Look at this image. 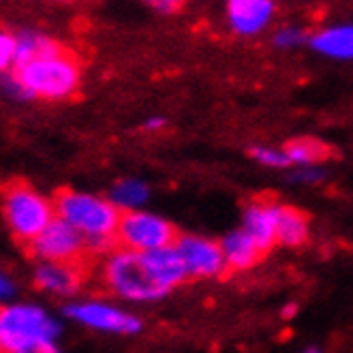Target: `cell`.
Wrapping results in <instances>:
<instances>
[{
  "label": "cell",
  "mask_w": 353,
  "mask_h": 353,
  "mask_svg": "<svg viewBox=\"0 0 353 353\" xmlns=\"http://www.w3.org/2000/svg\"><path fill=\"white\" fill-rule=\"evenodd\" d=\"M15 298V283L11 281L9 274H5L3 270H0V308L5 304H11Z\"/></svg>",
  "instance_id": "d4e9b609"
},
{
  "label": "cell",
  "mask_w": 353,
  "mask_h": 353,
  "mask_svg": "<svg viewBox=\"0 0 353 353\" xmlns=\"http://www.w3.org/2000/svg\"><path fill=\"white\" fill-rule=\"evenodd\" d=\"M90 263H54L37 261L32 283L39 292L56 298H75L90 276Z\"/></svg>",
  "instance_id": "30bf717a"
},
{
  "label": "cell",
  "mask_w": 353,
  "mask_h": 353,
  "mask_svg": "<svg viewBox=\"0 0 353 353\" xmlns=\"http://www.w3.org/2000/svg\"><path fill=\"white\" fill-rule=\"evenodd\" d=\"M276 208L279 201L263 195L248 201L242 214L240 230H244L255 240L263 255H268L276 246Z\"/></svg>",
  "instance_id": "8fae6325"
},
{
  "label": "cell",
  "mask_w": 353,
  "mask_h": 353,
  "mask_svg": "<svg viewBox=\"0 0 353 353\" xmlns=\"http://www.w3.org/2000/svg\"><path fill=\"white\" fill-rule=\"evenodd\" d=\"M180 234L176 227L159 214L146 210L122 212L116 242L120 248L135 253H150L165 246H174Z\"/></svg>",
  "instance_id": "8992f818"
},
{
  "label": "cell",
  "mask_w": 353,
  "mask_h": 353,
  "mask_svg": "<svg viewBox=\"0 0 353 353\" xmlns=\"http://www.w3.org/2000/svg\"><path fill=\"white\" fill-rule=\"evenodd\" d=\"M99 281L110 296L124 302H157L170 294L154 279L146 255L120 246L99 259Z\"/></svg>",
  "instance_id": "7a4b0ae2"
},
{
  "label": "cell",
  "mask_w": 353,
  "mask_h": 353,
  "mask_svg": "<svg viewBox=\"0 0 353 353\" xmlns=\"http://www.w3.org/2000/svg\"><path fill=\"white\" fill-rule=\"evenodd\" d=\"M65 315L79 323L97 332H108V334H122V336H133L141 330V321L137 315L129 313L116 304H110L105 300H75L65 306Z\"/></svg>",
  "instance_id": "ba28073f"
},
{
  "label": "cell",
  "mask_w": 353,
  "mask_h": 353,
  "mask_svg": "<svg viewBox=\"0 0 353 353\" xmlns=\"http://www.w3.org/2000/svg\"><path fill=\"white\" fill-rule=\"evenodd\" d=\"M15 39H17V52H15L13 67L26 65V62H30L34 58L54 56L65 50L58 41L50 39L48 34L34 32V30H19V32H15Z\"/></svg>",
  "instance_id": "ac0fdd59"
},
{
  "label": "cell",
  "mask_w": 353,
  "mask_h": 353,
  "mask_svg": "<svg viewBox=\"0 0 353 353\" xmlns=\"http://www.w3.org/2000/svg\"><path fill=\"white\" fill-rule=\"evenodd\" d=\"M54 205L56 216L86 238L94 259H103L118 246L116 236L122 212L110 201V197L62 189L54 195Z\"/></svg>",
  "instance_id": "6da1fadb"
},
{
  "label": "cell",
  "mask_w": 353,
  "mask_h": 353,
  "mask_svg": "<svg viewBox=\"0 0 353 353\" xmlns=\"http://www.w3.org/2000/svg\"><path fill=\"white\" fill-rule=\"evenodd\" d=\"M176 248L184 261L186 272H189V279H223L230 274L221 242L216 240L184 234L178 238Z\"/></svg>",
  "instance_id": "9c48e42d"
},
{
  "label": "cell",
  "mask_w": 353,
  "mask_h": 353,
  "mask_svg": "<svg viewBox=\"0 0 353 353\" xmlns=\"http://www.w3.org/2000/svg\"><path fill=\"white\" fill-rule=\"evenodd\" d=\"M296 310H298L296 306H289L287 310H283V317H292V315L296 313Z\"/></svg>",
  "instance_id": "83f0119b"
},
{
  "label": "cell",
  "mask_w": 353,
  "mask_h": 353,
  "mask_svg": "<svg viewBox=\"0 0 353 353\" xmlns=\"http://www.w3.org/2000/svg\"><path fill=\"white\" fill-rule=\"evenodd\" d=\"M148 197H150L148 184L137 178H122L112 186V191H110V201L120 212L141 210V205L148 201Z\"/></svg>",
  "instance_id": "d6986e66"
},
{
  "label": "cell",
  "mask_w": 353,
  "mask_h": 353,
  "mask_svg": "<svg viewBox=\"0 0 353 353\" xmlns=\"http://www.w3.org/2000/svg\"><path fill=\"white\" fill-rule=\"evenodd\" d=\"M146 255V261L152 270L154 279L168 289L172 294L176 287H180L186 279H189V272H186L184 261L178 253L176 244L174 246H165L159 248V251H150V253H143Z\"/></svg>",
  "instance_id": "9a60e30c"
},
{
  "label": "cell",
  "mask_w": 353,
  "mask_h": 353,
  "mask_svg": "<svg viewBox=\"0 0 353 353\" xmlns=\"http://www.w3.org/2000/svg\"><path fill=\"white\" fill-rule=\"evenodd\" d=\"M221 248H223L225 263H227V270H230V274L246 272V270L255 268L265 257L261 253V248L255 244V240L244 230L227 234L221 240Z\"/></svg>",
  "instance_id": "4fadbf2b"
},
{
  "label": "cell",
  "mask_w": 353,
  "mask_h": 353,
  "mask_svg": "<svg viewBox=\"0 0 353 353\" xmlns=\"http://www.w3.org/2000/svg\"><path fill=\"white\" fill-rule=\"evenodd\" d=\"M325 178V174L317 168H298V172H294L292 180L300 182V184H317Z\"/></svg>",
  "instance_id": "cb8c5ba5"
},
{
  "label": "cell",
  "mask_w": 353,
  "mask_h": 353,
  "mask_svg": "<svg viewBox=\"0 0 353 353\" xmlns=\"http://www.w3.org/2000/svg\"><path fill=\"white\" fill-rule=\"evenodd\" d=\"M304 353H321V349H317V347H308Z\"/></svg>",
  "instance_id": "f1b7e54d"
},
{
  "label": "cell",
  "mask_w": 353,
  "mask_h": 353,
  "mask_svg": "<svg viewBox=\"0 0 353 353\" xmlns=\"http://www.w3.org/2000/svg\"><path fill=\"white\" fill-rule=\"evenodd\" d=\"M0 353H7L5 351V343H3V332H0Z\"/></svg>",
  "instance_id": "f546056e"
},
{
  "label": "cell",
  "mask_w": 353,
  "mask_h": 353,
  "mask_svg": "<svg viewBox=\"0 0 353 353\" xmlns=\"http://www.w3.org/2000/svg\"><path fill=\"white\" fill-rule=\"evenodd\" d=\"M304 39H306V32L302 28L285 26V28H279L276 30V34H274V46L281 48V50H292V48L302 46Z\"/></svg>",
  "instance_id": "7402d4cb"
},
{
  "label": "cell",
  "mask_w": 353,
  "mask_h": 353,
  "mask_svg": "<svg viewBox=\"0 0 353 353\" xmlns=\"http://www.w3.org/2000/svg\"><path fill=\"white\" fill-rule=\"evenodd\" d=\"M310 219L296 205L279 203L276 208V244L287 248H300L308 242Z\"/></svg>",
  "instance_id": "5bb4252c"
},
{
  "label": "cell",
  "mask_w": 353,
  "mask_h": 353,
  "mask_svg": "<svg viewBox=\"0 0 353 353\" xmlns=\"http://www.w3.org/2000/svg\"><path fill=\"white\" fill-rule=\"evenodd\" d=\"M143 3L163 15H174L186 5V0H143Z\"/></svg>",
  "instance_id": "603a6c76"
},
{
  "label": "cell",
  "mask_w": 353,
  "mask_h": 353,
  "mask_svg": "<svg viewBox=\"0 0 353 353\" xmlns=\"http://www.w3.org/2000/svg\"><path fill=\"white\" fill-rule=\"evenodd\" d=\"M248 154H251L259 165H263V168H272V170H285L289 168V159L285 154L283 148H272V146H253L251 150H248Z\"/></svg>",
  "instance_id": "ffe728a7"
},
{
  "label": "cell",
  "mask_w": 353,
  "mask_h": 353,
  "mask_svg": "<svg viewBox=\"0 0 353 353\" xmlns=\"http://www.w3.org/2000/svg\"><path fill=\"white\" fill-rule=\"evenodd\" d=\"M148 131H161L163 127H165V118H159V116H154V118H148L146 120V124H143Z\"/></svg>",
  "instance_id": "4316f807"
},
{
  "label": "cell",
  "mask_w": 353,
  "mask_h": 353,
  "mask_svg": "<svg viewBox=\"0 0 353 353\" xmlns=\"http://www.w3.org/2000/svg\"><path fill=\"white\" fill-rule=\"evenodd\" d=\"M17 353H60V349H58L56 343H43V345H34V347L22 349Z\"/></svg>",
  "instance_id": "484cf974"
},
{
  "label": "cell",
  "mask_w": 353,
  "mask_h": 353,
  "mask_svg": "<svg viewBox=\"0 0 353 353\" xmlns=\"http://www.w3.org/2000/svg\"><path fill=\"white\" fill-rule=\"evenodd\" d=\"M11 73L24 86L30 99L43 101L71 99L81 84L79 60L69 50H62L54 56L34 58L26 65L13 67Z\"/></svg>",
  "instance_id": "277c9868"
},
{
  "label": "cell",
  "mask_w": 353,
  "mask_h": 353,
  "mask_svg": "<svg viewBox=\"0 0 353 353\" xmlns=\"http://www.w3.org/2000/svg\"><path fill=\"white\" fill-rule=\"evenodd\" d=\"M310 46L323 56L336 60H353V26L345 24L317 30L310 37Z\"/></svg>",
  "instance_id": "2e32d148"
},
{
  "label": "cell",
  "mask_w": 353,
  "mask_h": 353,
  "mask_svg": "<svg viewBox=\"0 0 353 353\" xmlns=\"http://www.w3.org/2000/svg\"><path fill=\"white\" fill-rule=\"evenodd\" d=\"M285 154L289 163L296 165V168H315V165L327 161L334 150H332L327 143L315 137H298L285 143Z\"/></svg>",
  "instance_id": "e0dca14e"
},
{
  "label": "cell",
  "mask_w": 353,
  "mask_h": 353,
  "mask_svg": "<svg viewBox=\"0 0 353 353\" xmlns=\"http://www.w3.org/2000/svg\"><path fill=\"white\" fill-rule=\"evenodd\" d=\"M0 210L15 242L28 248L56 219L54 197L50 199L22 178L7 180L0 186Z\"/></svg>",
  "instance_id": "3957f363"
},
{
  "label": "cell",
  "mask_w": 353,
  "mask_h": 353,
  "mask_svg": "<svg viewBox=\"0 0 353 353\" xmlns=\"http://www.w3.org/2000/svg\"><path fill=\"white\" fill-rule=\"evenodd\" d=\"M17 52V39L13 32L0 30V73L13 69Z\"/></svg>",
  "instance_id": "44dd1931"
},
{
  "label": "cell",
  "mask_w": 353,
  "mask_h": 353,
  "mask_svg": "<svg viewBox=\"0 0 353 353\" xmlns=\"http://www.w3.org/2000/svg\"><path fill=\"white\" fill-rule=\"evenodd\" d=\"M0 332L7 353L22 349L56 343L60 334V323L32 302H11L0 308Z\"/></svg>",
  "instance_id": "5b68a950"
},
{
  "label": "cell",
  "mask_w": 353,
  "mask_h": 353,
  "mask_svg": "<svg viewBox=\"0 0 353 353\" xmlns=\"http://www.w3.org/2000/svg\"><path fill=\"white\" fill-rule=\"evenodd\" d=\"M274 15L272 0H227V22L240 37H255L268 28Z\"/></svg>",
  "instance_id": "7c38bea8"
},
{
  "label": "cell",
  "mask_w": 353,
  "mask_h": 353,
  "mask_svg": "<svg viewBox=\"0 0 353 353\" xmlns=\"http://www.w3.org/2000/svg\"><path fill=\"white\" fill-rule=\"evenodd\" d=\"M28 255L34 261H54V263H94L86 238L62 219H54L46 232L41 234L28 248Z\"/></svg>",
  "instance_id": "52a82bcc"
}]
</instances>
